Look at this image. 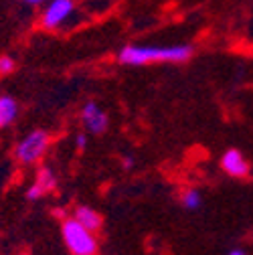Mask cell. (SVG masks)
<instances>
[{
    "label": "cell",
    "instance_id": "cell-1",
    "mask_svg": "<svg viewBox=\"0 0 253 255\" xmlns=\"http://www.w3.org/2000/svg\"><path fill=\"white\" fill-rule=\"evenodd\" d=\"M191 45H170V47H158V45H128L118 55L120 63L124 65H148V63H186L193 57Z\"/></svg>",
    "mask_w": 253,
    "mask_h": 255
},
{
    "label": "cell",
    "instance_id": "cell-2",
    "mask_svg": "<svg viewBox=\"0 0 253 255\" xmlns=\"http://www.w3.org/2000/svg\"><path fill=\"white\" fill-rule=\"evenodd\" d=\"M63 239L73 255H98L96 235L93 231L85 229L75 217L63 221Z\"/></svg>",
    "mask_w": 253,
    "mask_h": 255
},
{
    "label": "cell",
    "instance_id": "cell-3",
    "mask_svg": "<svg viewBox=\"0 0 253 255\" xmlns=\"http://www.w3.org/2000/svg\"><path fill=\"white\" fill-rule=\"evenodd\" d=\"M47 148H49V134L45 130H35L18 142L14 150V158L22 164H35L45 156Z\"/></svg>",
    "mask_w": 253,
    "mask_h": 255
},
{
    "label": "cell",
    "instance_id": "cell-4",
    "mask_svg": "<svg viewBox=\"0 0 253 255\" xmlns=\"http://www.w3.org/2000/svg\"><path fill=\"white\" fill-rule=\"evenodd\" d=\"M73 10H75L73 0H51L41 16V24L47 30H55L73 14Z\"/></svg>",
    "mask_w": 253,
    "mask_h": 255
},
{
    "label": "cell",
    "instance_id": "cell-5",
    "mask_svg": "<svg viewBox=\"0 0 253 255\" xmlns=\"http://www.w3.org/2000/svg\"><path fill=\"white\" fill-rule=\"evenodd\" d=\"M81 118H83L85 128H87L91 134H104V132L108 130V116H106V112L100 110L98 104L87 102V104L83 106Z\"/></svg>",
    "mask_w": 253,
    "mask_h": 255
},
{
    "label": "cell",
    "instance_id": "cell-6",
    "mask_svg": "<svg viewBox=\"0 0 253 255\" xmlns=\"http://www.w3.org/2000/svg\"><path fill=\"white\" fill-rule=\"evenodd\" d=\"M221 166H223L227 174L237 176V178H243L249 174V162L245 160V156L239 150H227L223 158H221Z\"/></svg>",
    "mask_w": 253,
    "mask_h": 255
},
{
    "label": "cell",
    "instance_id": "cell-7",
    "mask_svg": "<svg viewBox=\"0 0 253 255\" xmlns=\"http://www.w3.org/2000/svg\"><path fill=\"white\" fill-rule=\"evenodd\" d=\"M55 186H57V178H55V174L51 172V168H41L39 174H37L35 184L26 190V199H28V201H37V199H41L43 195H47V193H51V190H55Z\"/></svg>",
    "mask_w": 253,
    "mask_h": 255
},
{
    "label": "cell",
    "instance_id": "cell-8",
    "mask_svg": "<svg viewBox=\"0 0 253 255\" xmlns=\"http://www.w3.org/2000/svg\"><path fill=\"white\" fill-rule=\"evenodd\" d=\"M75 219L81 223V225L85 227V229H89V231H100V227H102V217H100V213L98 211H93V209H89V207H77V211H75Z\"/></svg>",
    "mask_w": 253,
    "mask_h": 255
},
{
    "label": "cell",
    "instance_id": "cell-9",
    "mask_svg": "<svg viewBox=\"0 0 253 255\" xmlns=\"http://www.w3.org/2000/svg\"><path fill=\"white\" fill-rule=\"evenodd\" d=\"M18 116V104L10 95H0V128L10 126Z\"/></svg>",
    "mask_w": 253,
    "mask_h": 255
},
{
    "label": "cell",
    "instance_id": "cell-10",
    "mask_svg": "<svg viewBox=\"0 0 253 255\" xmlns=\"http://www.w3.org/2000/svg\"><path fill=\"white\" fill-rule=\"evenodd\" d=\"M201 195H199V190H195V188H186L184 193L180 195V203H182V207L184 209H188V211H195V209H199L201 207Z\"/></svg>",
    "mask_w": 253,
    "mask_h": 255
},
{
    "label": "cell",
    "instance_id": "cell-11",
    "mask_svg": "<svg viewBox=\"0 0 253 255\" xmlns=\"http://www.w3.org/2000/svg\"><path fill=\"white\" fill-rule=\"evenodd\" d=\"M12 71H14V59L0 57V73H12Z\"/></svg>",
    "mask_w": 253,
    "mask_h": 255
},
{
    "label": "cell",
    "instance_id": "cell-12",
    "mask_svg": "<svg viewBox=\"0 0 253 255\" xmlns=\"http://www.w3.org/2000/svg\"><path fill=\"white\" fill-rule=\"evenodd\" d=\"M75 144H77V148H79V150H83V148H85V144H87L85 134H79V136L75 138Z\"/></svg>",
    "mask_w": 253,
    "mask_h": 255
},
{
    "label": "cell",
    "instance_id": "cell-13",
    "mask_svg": "<svg viewBox=\"0 0 253 255\" xmlns=\"http://www.w3.org/2000/svg\"><path fill=\"white\" fill-rule=\"evenodd\" d=\"M122 164H124V168H126V170H130V168L134 166V160H132V158H130V156H126Z\"/></svg>",
    "mask_w": 253,
    "mask_h": 255
},
{
    "label": "cell",
    "instance_id": "cell-14",
    "mask_svg": "<svg viewBox=\"0 0 253 255\" xmlns=\"http://www.w3.org/2000/svg\"><path fill=\"white\" fill-rule=\"evenodd\" d=\"M22 2H26V4H41V2H45V0H22Z\"/></svg>",
    "mask_w": 253,
    "mask_h": 255
},
{
    "label": "cell",
    "instance_id": "cell-15",
    "mask_svg": "<svg viewBox=\"0 0 253 255\" xmlns=\"http://www.w3.org/2000/svg\"><path fill=\"white\" fill-rule=\"evenodd\" d=\"M229 255H245L241 249H233V251H229Z\"/></svg>",
    "mask_w": 253,
    "mask_h": 255
},
{
    "label": "cell",
    "instance_id": "cell-16",
    "mask_svg": "<svg viewBox=\"0 0 253 255\" xmlns=\"http://www.w3.org/2000/svg\"><path fill=\"white\" fill-rule=\"evenodd\" d=\"M22 255H28V253H22Z\"/></svg>",
    "mask_w": 253,
    "mask_h": 255
}]
</instances>
